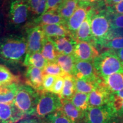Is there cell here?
Listing matches in <instances>:
<instances>
[{
  "label": "cell",
  "instance_id": "1",
  "mask_svg": "<svg viewBox=\"0 0 123 123\" xmlns=\"http://www.w3.org/2000/svg\"><path fill=\"white\" fill-rule=\"evenodd\" d=\"M27 40L21 35L11 34L0 39V63L16 66L24 62L27 53Z\"/></svg>",
  "mask_w": 123,
  "mask_h": 123
},
{
  "label": "cell",
  "instance_id": "2",
  "mask_svg": "<svg viewBox=\"0 0 123 123\" xmlns=\"http://www.w3.org/2000/svg\"><path fill=\"white\" fill-rule=\"evenodd\" d=\"M91 29L93 44L102 46L112 33L110 13L107 10H97L93 7L91 18Z\"/></svg>",
  "mask_w": 123,
  "mask_h": 123
},
{
  "label": "cell",
  "instance_id": "3",
  "mask_svg": "<svg viewBox=\"0 0 123 123\" xmlns=\"http://www.w3.org/2000/svg\"><path fill=\"white\" fill-rule=\"evenodd\" d=\"M93 63L98 75L102 79L115 73H123V64L115 50L105 51Z\"/></svg>",
  "mask_w": 123,
  "mask_h": 123
},
{
  "label": "cell",
  "instance_id": "4",
  "mask_svg": "<svg viewBox=\"0 0 123 123\" xmlns=\"http://www.w3.org/2000/svg\"><path fill=\"white\" fill-rule=\"evenodd\" d=\"M39 96V91L19 84L13 104L26 116H34Z\"/></svg>",
  "mask_w": 123,
  "mask_h": 123
},
{
  "label": "cell",
  "instance_id": "5",
  "mask_svg": "<svg viewBox=\"0 0 123 123\" xmlns=\"http://www.w3.org/2000/svg\"><path fill=\"white\" fill-rule=\"evenodd\" d=\"M62 105V100L58 95L50 92L41 91L34 116L39 119L46 117L61 110Z\"/></svg>",
  "mask_w": 123,
  "mask_h": 123
},
{
  "label": "cell",
  "instance_id": "6",
  "mask_svg": "<svg viewBox=\"0 0 123 123\" xmlns=\"http://www.w3.org/2000/svg\"><path fill=\"white\" fill-rule=\"evenodd\" d=\"M117 113L111 104L97 107H89L84 112L86 123H112Z\"/></svg>",
  "mask_w": 123,
  "mask_h": 123
},
{
  "label": "cell",
  "instance_id": "7",
  "mask_svg": "<svg viewBox=\"0 0 123 123\" xmlns=\"http://www.w3.org/2000/svg\"><path fill=\"white\" fill-rule=\"evenodd\" d=\"M29 7L27 1L14 0L10 4L8 21L10 26L18 28L26 24L29 18Z\"/></svg>",
  "mask_w": 123,
  "mask_h": 123
},
{
  "label": "cell",
  "instance_id": "8",
  "mask_svg": "<svg viewBox=\"0 0 123 123\" xmlns=\"http://www.w3.org/2000/svg\"><path fill=\"white\" fill-rule=\"evenodd\" d=\"M27 55L35 53H41L43 44L46 39L42 27L41 26L27 27Z\"/></svg>",
  "mask_w": 123,
  "mask_h": 123
},
{
  "label": "cell",
  "instance_id": "9",
  "mask_svg": "<svg viewBox=\"0 0 123 123\" xmlns=\"http://www.w3.org/2000/svg\"><path fill=\"white\" fill-rule=\"evenodd\" d=\"M74 76L76 79H84L98 81L101 78L95 68L93 62L76 61Z\"/></svg>",
  "mask_w": 123,
  "mask_h": 123
},
{
  "label": "cell",
  "instance_id": "10",
  "mask_svg": "<svg viewBox=\"0 0 123 123\" xmlns=\"http://www.w3.org/2000/svg\"><path fill=\"white\" fill-rule=\"evenodd\" d=\"M95 44L87 42H77L73 55L76 61L93 62L99 54Z\"/></svg>",
  "mask_w": 123,
  "mask_h": 123
},
{
  "label": "cell",
  "instance_id": "11",
  "mask_svg": "<svg viewBox=\"0 0 123 123\" xmlns=\"http://www.w3.org/2000/svg\"><path fill=\"white\" fill-rule=\"evenodd\" d=\"M111 92L104 84L103 80L92 91L89 93V105L97 107L106 105L110 103Z\"/></svg>",
  "mask_w": 123,
  "mask_h": 123
},
{
  "label": "cell",
  "instance_id": "12",
  "mask_svg": "<svg viewBox=\"0 0 123 123\" xmlns=\"http://www.w3.org/2000/svg\"><path fill=\"white\" fill-rule=\"evenodd\" d=\"M92 7L93 6L78 5L73 15L66 21V26L73 38L81 25L88 16Z\"/></svg>",
  "mask_w": 123,
  "mask_h": 123
},
{
  "label": "cell",
  "instance_id": "13",
  "mask_svg": "<svg viewBox=\"0 0 123 123\" xmlns=\"http://www.w3.org/2000/svg\"><path fill=\"white\" fill-rule=\"evenodd\" d=\"M25 116L14 104L0 103V123H16Z\"/></svg>",
  "mask_w": 123,
  "mask_h": 123
},
{
  "label": "cell",
  "instance_id": "14",
  "mask_svg": "<svg viewBox=\"0 0 123 123\" xmlns=\"http://www.w3.org/2000/svg\"><path fill=\"white\" fill-rule=\"evenodd\" d=\"M54 24H64L66 25V21L57 12H46L40 16L32 20L27 24V27L43 26Z\"/></svg>",
  "mask_w": 123,
  "mask_h": 123
},
{
  "label": "cell",
  "instance_id": "15",
  "mask_svg": "<svg viewBox=\"0 0 123 123\" xmlns=\"http://www.w3.org/2000/svg\"><path fill=\"white\" fill-rule=\"evenodd\" d=\"M47 38L53 43L59 54L73 55L77 42L73 37H65Z\"/></svg>",
  "mask_w": 123,
  "mask_h": 123
},
{
  "label": "cell",
  "instance_id": "16",
  "mask_svg": "<svg viewBox=\"0 0 123 123\" xmlns=\"http://www.w3.org/2000/svg\"><path fill=\"white\" fill-rule=\"evenodd\" d=\"M43 71L41 69L34 67H27L25 74L26 85L30 86L34 90L42 91V82Z\"/></svg>",
  "mask_w": 123,
  "mask_h": 123
},
{
  "label": "cell",
  "instance_id": "17",
  "mask_svg": "<svg viewBox=\"0 0 123 123\" xmlns=\"http://www.w3.org/2000/svg\"><path fill=\"white\" fill-rule=\"evenodd\" d=\"M93 9V7L89 13L86 19L84 20L75 33L74 39L76 42H87L93 44V39L91 29V18Z\"/></svg>",
  "mask_w": 123,
  "mask_h": 123
},
{
  "label": "cell",
  "instance_id": "18",
  "mask_svg": "<svg viewBox=\"0 0 123 123\" xmlns=\"http://www.w3.org/2000/svg\"><path fill=\"white\" fill-rule=\"evenodd\" d=\"M61 110L63 113L75 123H79L84 118V112L81 111L74 105L71 100H62Z\"/></svg>",
  "mask_w": 123,
  "mask_h": 123
},
{
  "label": "cell",
  "instance_id": "19",
  "mask_svg": "<svg viewBox=\"0 0 123 123\" xmlns=\"http://www.w3.org/2000/svg\"><path fill=\"white\" fill-rule=\"evenodd\" d=\"M46 37L56 38L72 37L66 25L54 24L42 26Z\"/></svg>",
  "mask_w": 123,
  "mask_h": 123
},
{
  "label": "cell",
  "instance_id": "20",
  "mask_svg": "<svg viewBox=\"0 0 123 123\" xmlns=\"http://www.w3.org/2000/svg\"><path fill=\"white\" fill-rule=\"evenodd\" d=\"M19 84L14 83L0 87V103L13 104Z\"/></svg>",
  "mask_w": 123,
  "mask_h": 123
},
{
  "label": "cell",
  "instance_id": "21",
  "mask_svg": "<svg viewBox=\"0 0 123 123\" xmlns=\"http://www.w3.org/2000/svg\"><path fill=\"white\" fill-rule=\"evenodd\" d=\"M103 80L107 88L111 93L118 92L123 89V73L113 74Z\"/></svg>",
  "mask_w": 123,
  "mask_h": 123
},
{
  "label": "cell",
  "instance_id": "22",
  "mask_svg": "<svg viewBox=\"0 0 123 123\" xmlns=\"http://www.w3.org/2000/svg\"><path fill=\"white\" fill-rule=\"evenodd\" d=\"M76 59L73 55L59 54L56 63L59 64L61 68L67 74L74 75Z\"/></svg>",
  "mask_w": 123,
  "mask_h": 123
},
{
  "label": "cell",
  "instance_id": "23",
  "mask_svg": "<svg viewBox=\"0 0 123 123\" xmlns=\"http://www.w3.org/2000/svg\"><path fill=\"white\" fill-rule=\"evenodd\" d=\"M76 92L75 77L67 74L64 77V86L62 92L59 96L61 100H71Z\"/></svg>",
  "mask_w": 123,
  "mask_h": 123
},
{
  "label": "cell",
  "instance_id": "24",
  "mask_svg": "<svg viewBox=\"0 0 123 123\" xmlns=\"http://www.w3.org/2000/svg\"><path fill=\"white\" fill-rule=\"evenodd\" d=\"M20 76L14 75L5 65L0 64V87L11 84L14 83H19Z\"/></svg>",
  "mask_w": 123,
  "mask_h": 123
},
{
  "label": "cell",
  "instance_id": "25",
  "mask_svg": "<svg viewBox=\"0 0 123 123\" xmlns=\"http://www.w3.org/2000/svg\"><path fill=\"white\" fill-rule=\"evenodd\" d=\"M47 63L41 53H35L30 55H26L23 64L26 67L31 66L43 70Z\"/></svg>",
  "mask_w": 123,
  "mask_h": 123
},
{
  "label": "cell",
  "instance_id": "26",
  "mask_svg": "<svg viewBox=\"0 0 123 123\" xmlns=\"http://www.w3.org/2000/svg\"><path fill=\"white\" fill-rule=\"evenodd\" d=\"M103 81V79L98 81H93L84 79H76L75 78L76 92L84 93H90Z\"/></svg>",
  "mask_w": 123,
  "mask_h": 123
},
{
  "label": "cell",
  "instance_id": "27",
  "mask_svg": "<svg viewBox=\"0 0 123 123\" xmlns=\"http://www.w3.org/2000/svg\"><path fill=\"white\" fill-rule=\"evenodd\" d=\"M78 7V2L77 0H64L58 9L57 12L67 21L73 15Z\"/></svg>",
  "mask_w": 123,
  "mask_h": 123
},
{
  "label": "cell",
  "instance_id": "28",
  "mask_svg": "<svg viewBox=\"0 0 123 123\" xmlns=\"http://www.w3.org/2000/svg\"><path fill=\"white\" fill-rule=\"evenodd\" d=\"M41 54L48 63L56 62L59 54L56 51L53 43L46 38L41 51Z\"/></svg>",
  "mask_w": 123,
  "mask_h": 123
},
{
  "label": "cell",
  "instance_id": "29",
  "mask_svg": "<svg viewBox=\"0 0 123 123\" xmlns=\"http://www.w3.org/2000/svg\"><path fill=\"white\" fill-rule=\"evenodd\" d=\"M71 101L77 108L84 112L90 107L89 94L87 93L76 92Z\"/></svg>",
  "mask_w": 123,
  "mask_h": 123
},
{
  "label": "cell",
  "instance_id": "30",
  "mask_svg": "<svg viewBox=\"0 0 123 123\" xmlns=\"http://www.w3.org/2000/svg\"><path fill=\"white\" fill-rule=\"evenodd\" d=\"M27 2L31 14L37 17L46 12L47 0H28Z\"/></svg>",
  "mask_w": 123,
  "mask_h": 123
},
{
  "label": "cell",
  "instance_id": "31",
  "mask_svg": "<svg viewBox=\"0 0 123 123\" xmlns=\"http://www.w3.org/2000/svg\"><path fill=\"white\" fill-rule=\"evenodd\" d=\"M43 71L44 75H51L56 77H64L67 74L56 62L47 63Z\"/></svg>",
  "mask_w": 123,
  "mask_h": 123
},
{
  "label": "cell",
  "instance_id": "32",
  "mask_svg": "<svg viewBox=\"0 0 123 123\" xmlns=\"http://www.w3.org/2000/svg\"><path fill=\"white\" fill-rule=\"evenodd\" d=\"M47 123H75L67 117L60 110L46 117Z\"/></svg>",
  "mask_w": 123,
  "mask_h": 123
},
{
  "label": "cell",
  "instance_id": "33",
  "mask_svg": "<svg viewBox=\"0 0 123 123\" xmlns=\"http://www.w3.org/2000/svg\"><path fill=\"white\" fill-rule=\"evenodd\" d=\"M101 47L115 51L123 49V36L116 37L108 40L103 44Z\"/></svg>",
  "mask_w": 123,
  "mask_h": 123
},
{
  "label": "cell",
  "instance_id": "34",
  "mask_svg": "<svg viewBox=\"0 0 123 123\" xmlns=\"http://www.w3.org/2000/svg\"><path fill=\"white\" fill-rule=\"evenodd\" d=\"M109 13H110L112 30L123 29V14Z\"/></svg>",
  "mask_w": 123,
  "mask_h": 123
},
{
  "label": "cell",
  "instance_id": "35",
  "mask_svg": "<svg viewBox=\"0 0 123 123\" xmlns=\"http://www.w3.org/2000/svg\"><path fill=\"white\" fill-rule=\"evenodd\" d=\"M57 77L51 75H44L42 82V91L51 92Z\"/></svg>",
  "mask_w": 123,
  "mask_h": 123
},
{
  "label": "cell",
  "instance_id": "36",
  "mask_svg": "<svg viewBox=\"0 0 123 123\" xmlns=\"http://www.w3.org/2000/svg\"><path fill=\"white\" fill-rule=\"evenodd\" d=\"M64 86V77L58 76L50 92L60 96Z\"/></svg>",
  "mask_w": 123,
  "mask_h": 123
},
{
  "label": "cell",
  "instance_id": "37",
  "mask_svg": "<svg viewBox=\"0 0 123 123\" xmlns=\"http://www.w3.org/2000/svg\"><path fill=\"white\" fill-rule=\"evenodd\" d=\"M64 0H47L46 12H57Z\"/></svg>",
  "mask_w": 123,
  "mask_h": 123
},
{
  "label": "cell",
  "instance_id": "38",
  "mask_svg": "<svg viewBox=\"0 0 123 123\" xmlns=\"http://www.w3.org/2000/svg\"><path fill=\"white\" fill-rule=\"evenodd\" d=\"M109 104L113 108L117 116H123V100H110Z\"/></svg>",
  "mask_w": 123,
  "mask_h": 123
},
{
  "label": "cell",
  "instance_id": "39",
  "mask_svg": "<svg viewBox=\"0 0 123 123\" xmlns=\"http://www.w3.org/2000/svg\"><path fill=\"white\" fill-rule=\"evenodd\" d=\"M109 13L116 14H123V1L111 6H107Z\"/></svg>",
  "mask_w": 123,
  "mask_h": 123
},
{
  "label": "cell",
  "instance_id": "40",
  "mask_svg": "<svg viewBox=\"0 0 123 123\" xmlns=\"http://www.w3.org/2000/svg\"><path fill=\"white\" fill-rule=\"evenodd\" d=\"M78 5L86 6H93L95 3L99 2L100 0H77Z\"/></svg>",
  "mask_w": 123,
  "mask_h": 123
},
{
  "label": "cell",
  "instance_id": "41",
  "mask_svg": "<svg viewBox=\"0 0 123 123\" xmlns=\"http://www.w3.org/2000/svg\"><path fill=\"white\" fill-rule=\"evenodd\" d=\"M123 100V89L118 92H113L111 93L110 100Z\"/></svg>",
  "mask_w": 123,
  "mask_h": 123
},
{
  "label": "cell",
  "instance_id": "42",
  "mask_svg": "<svg viewBox=\"0 0 123 123\" xmlns=\"http://www.w3.org/2000/svg\"><path fill=\"white\" fill-rule=\"evenodd\" d=\"M20 123H47L45 120H42V119H28L24 120L21 121Z\"/></svg>",
  "mask_w": 123,
  "mask_h": 123
},
{
  "label": "cell",
  "instance_id": "43",
  "mask_svg": "<svg viewBox=\"0 0 123 123\" xmlns=\"http://www.w3.org/2000/svg\"><path fill=\"white\" fill-rule=\"evenodd\" d=\"M123 0H104V4L107 6H111L117 4H119Z\"/></svg>",
  "mask_w": 123,
  "mask_h": 123
},
{
  "label": "cell",
  "instance_id": "44",
  "mask_svg": "<svg viewBox=\"0 0 123 123\" xmlns=\"http://www.w3.org/2000/svg\"><path fill=\"white\" fill-rule=\"evenodd\" d=\"M117 54L118 56H119V59H120L121 62L123 63V49H120V50H117L116 51Z\"/></svg>",
  "mask_w": 123,
  "mask_h": 123
},
{
  "label": "cell",
  "instance_id": "45",
  "mask_svg": "<svg viewBox=\"0 0 123 123\" xmlns=\"http://www.w3.org/2000/svg\"><path fill=\"white\" fill-rule=\"evenodd\" d=\"M1 23H0V33H1Z\"/></svg>",
  "mask_w": 123,
  "mask_h": 123
},
{
  "label": "cell",
  "instance_id": "46",
  "mask_svg": "<svg viewBox=\"0 0 123 123\" xmlns=\"http://www.w3.org/2000/svg\"><path fill=\"white\" fill-rule=\"evenodd\" d=\"M22 1H27L28 0H22Z\"/></svg>",
  "mask_w": 123,
  "mask_h": 123
}]
</instances>
